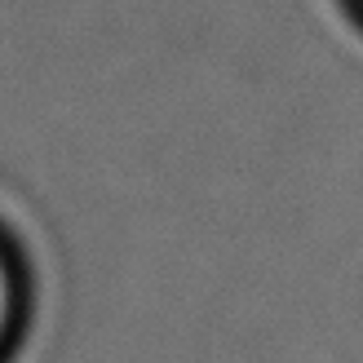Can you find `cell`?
I'll use <instances>...</instances> for the list:
<instances>
[{
  "label": "cell",
  "instance_id": "1",
  "mask_svg": "<svg viewBox=\"0 0 363 363\" xmlns=\"http://www.w3.org/2000/svg\"><path fill=\"white\" fill-rule=\"evenodd\" d=\"M13 319H18V288H13V275L5 257H0V354L13 341Z\"/></svg>",
  "mask_w": 363,
  "mask_h": 363
}]
</instances>
